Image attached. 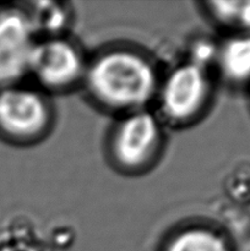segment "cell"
<instances>
[{"label": "cell", "instance_id": "9c48e42d", "mask_svg": "<svg viewBox=\"0 0 250 251\" xmlns=\"http://www.w3.org/2000/svg\"><path fill=\"white\" fill-rule=\"evenodd\" d=\"M213 21L237 33H250V0H217L205 4Z\"/></svg>", "mask_w": 250, "mask_h": 251}, {"label": "cell", "instance_id": "5b68a950", "mask_svg": "<svg viewBox=\"0 0 250 251\" xmlns=\"http://www.w3.org/2000/svg\"><path fill=\"white\" fill-rule=\"evenodd\" d=\"M87 64L81 51L68 39H37L28 63L31 75L43 88L66 91L82 82Z\"/></svg>", "mask_w": 250, "mask_h": 251}, {"label": "cell", "instance_id": "277c9868", "mask_svg": "<svg viewBox=\"0 0 250 251\" xmlns=\"http://www.w3.org/2000/svg\"><path fill=\"white\" fill-rule=\"evenodd\" d=\"M211 88L207 69L191 60L180 64L158 86L162 114L174 124L191 123L207 107Z\"/></svg>", "mask_w": 250, "mask_h": 251}, {"label": "cell", "instance_id": "6da1fadb", "mask_svg": "<svg viewBox=\"0 0 250 251\" xmlns=\"http://www.w3.org/2000/svg\"><path fill=\"white\" fill-rule=\"evenodd\" d=\"M82 82L100 107L125 114L145 109L159 86L151 60L127 48L110 49L96 56L86 66Z\"/></svg>", "mask_w": 250, "mask_h": 251}, {"label": "cell", "instance_id": "8992f818", "mask_svg": "<svg viewBox=\"0 0 250 251\" xmlns=\"http://www.w3.org/2000/svg\"><path fill=\"white\" fill-rule=\"evenodd\" d=\"M36 41V27L28 12L15 7L0 10V88L17 85L28 75Z\"/></svg>", "mask_w": 250, "mask_h": 251}, {"label": "cell", "instance_id": "ba28073f", "mask_svg": "<svg viewBox=\"0 0 250 251\" xmlns=\"http://www.w3.org/2000/svg\"><path fill=\"white\" fill-rule=\"evenodd\" d=\"M163 251H233V247L217 230L194 226L172 235Z\"/></svg>", "mask_w": 250, "mask_h": 251}, {"label": "cell", "instance_id": "52a82bcc", "mask_svg": "<svg viewBox=\"0 0 250 251\" xmlns=\"http://www.w3.org/2000/svg\"><path fill=\"white\" fill-rule=\"evenodd\" d=\"M215 63L227 82H250V33H235L225 39L217 47Z\"/></svg>", "mask_w": 250, "mask_h": 251}, {"label": "cell", "instance_id": "7a4b0ae2", "mask_svg": "<svg viewBox=\"0 0 250 251\" xmlns=\"http://www.w3.org/2000/svg\"><path fill=\"white\" fill-rule=\"evenodd\" d=\"M163 144V130L156 115L142 109L125 114L110 137V157L118 168L137 173L157 159Z\"/></svg>", "mask_w": 250, "mask_h": 251}, {"label": "cell", "instance_id": "3957f363", "mask_svg": "<svg viewBox=\"0 0 250 251\" xmlns=\"http://www.w3.org/2000/svg\"><path fill=\"white\" fill-rule=\"evenodd\" d=\"M53 123V110L39 91L19 85L0 88V134L19 144L41 140Z\"/></svg>", "mask_w": 250, "mask_h": 251}]
</instances>
